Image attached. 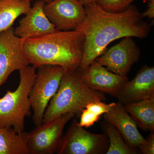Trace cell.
Here are the masks:
<instances>
[{
  "label": "cell",
  "mask_w": 154,
  "mask_h": 154,
  "mask_svg": "<svg viewBox=\"0 0 154 154\" xmlns=\"http://www.w3.org/2000/svg\"><path fill=\"white\" fill-rule=\"evenodd\" d=\"M84 7L86 18L76 29L85 37L84 54L79 68L81 71L102 55L114 40L126 37L146 38L149 35L151 25L143 20L136 6L131 5L118 13L105 11L96 2Z\"/></svg>",
  "instance_id": "6da1fadb"
},
{
  "label": "cell",
  "mask_w": 154,
  "mask_h": 154,
  "mask_svg": "<svg viewBox=\"0 0 154 154\" xmlns=\"http://www.w3.org/2000/svg\"><path fill=\"white\" fill-rule=\"evenodd\" d=\"M85 37L78 30L60 31L23 41L29 64L37 69L46 65L62 67L65 70L79 69L82 60Z\"/></svg>",
  "instance_id": "7a4b0ae2"
},
{
  "label": "cell",
  "mask_w": 154,
  "mask_h": 154,
  "mask_svg": "<svg viewBox=\"0 0 154 154\" xmlns=\"http://www.w3.org/2000/svg\"><path fill=\"white\" fill-rule=\"evenodd\" d=\"M102 92L89 88L83 82L79 69L65 70L59 87L45 111L42 123H46L68 113L80 117L91 102L105 101Z\"/></svg>",
  "instance_id": "3957f363"
},
{
  "label": "cell",
  "mask_w": 154,
  "mask_h": 154,
  "mask_svg": "<svg viewBox=\"0 0 154 154\" xmlns=\"http://www.w3.org/2000/svg\"><path fill=\"white\" fill-rule=\"evenodd\" d=\"M36 69L29 65L19 70L20 82L17 89L7 91L0 98V127L12 128L18 134L24 132L25 118L30 115L29 94Z\"/></svg>",
  "instance_id": "277c9868"
},
{
  "label": "cell",
  "mask_w": 154,
  "mask_h": 154,
  "mask_svg": "<svg viewBox=\"0 0 154 154\" xmlns=\"http://www.w3.org/2000/svg\"><path fill=\"white\" fill-rule=\"evenodd\" d=\"M36 78L29 94L33 122L42 123L45 111L57 91L65 70L58 66L46 65L37 68Z\"/></svg>",
  "instance_id": "5b68a950"
},
{
  "label": "cell",
  "mask_w": 154,
  "mask_h": 154,
  "mask_svg": "<svg viewBox=\"0 0 154 154\" xmlns=\"http://www.w3.org/2000/svg\"><path fill=\"white\" fill-rule=\"evenodd\" d=\"M75 116L73 113H65L37 125L30 132L24 131L28 154L57 153L65 126Z\"/></svg>",
  "instance_id": "8992f818"
},
{
  "label": "cell",
  "mask_w": 154,
  "mask_h": 154,
  "mask_svg": "<svg viewBox=\"0 0 154 154\" xmlns=\"http://www.w3.org/2000/svg\"><path fill=\"white\" fill-rule=\"evenodd\" d=\"M109 146L105 134L92 133L74 119L60 143L58 154H106Z\"/></svg>",
  "instance_id": "52a82bcc"
},
{
  "label": "cell",
  "mask_w": 154,
  "mask_h": 154,
  "mask_svg": "<svg viewBox=\"0 0 154 154\" xmlns=\"http://www.w3.org/2000/svg\"><path fill=\"white\" fill-rule=\"evenodd\" d=\"M14 31L12 27L0 33V88L13 72L30 65L23 49L24 40Z\"/></svg>",
  "instance_id": "ba28073f"
},
{
  "label": "cell",
  "mask_w": 154,
  "mask_h": 154,
  "mask_svg": "<svg viewBox=\"0 0 154 154\" xmlns=\"http://www.w3.org/2000/svg\"><path fill=\"white\" fill-rule=\"evenodd\" d=\"M140 56V50L132 37H126L95 60L116 74L127 76Z\"/></svg>",
  "instance_id": "9c48e42d"
},
{
  "label": "cell",
  "mask_w": 154,
  "mask_h": 154,
  "mask_svg": "<svg viewBox=\"0 0 154 154\" xmlns=\"http://www.w3.org/2000/svg\"><path fill=\"white\" fill-rule=\"evenodd\" d=\"M44 12L57 30H76L86 17L85 7L78 0H53L45 4Z\"/></svg>",
  "instance_id": "30bf717a"
},
{
  "label": "cell",
  "mask_w": 154,
  "mask_h": 154,
  "mask_svg": "<svg viewBox=\"0 0 154 154\" xmlns=\"http://www.w3.org/2000/svg\"><path fill=\"white\" fill-rule=\"evenodd\" d=\"M81 73L83 82L89 88L117 99L122 89L128 81L127 76L116 74L96 60L85 70L81 71Z\"/></svg>",
  "instance_id": "8fae6325"
},
{
  "label": "cell",
  "mask_w": 154,
  "mask_h": 154,
  "mask_svg": "<svg viewBox=\"0 0 154 154\" xmlns=\"http://www.w3.org/2000/svg\"><path fill=\"white\" fill-rule=\"evenodd\" d=\"M45 3L38 0L14 28V34L23 40L37 38L57 30L45 13Z\"/></svg>",
  "instance_id": "7c38bea8"
},
{
  "label": "cell",
  "mask_w": 154,
  "mask_h": 154,
  "mask_svg": "<svg viewBox=\"0 0 154 154\" xmlns=\"http://www.w3.org/2000/svg\"><path fill=\"white\" fill-rule=\"evenodd\" d=\"M154 96V67L145 65L131 81L122 89L119 102L125 105L139 102Z\"/></svg>",
  "instance_id": "4fadbf2b"
},
{
  "label": "cell",
  "mask_w": 154,
  "mask_h": 154,
  "mask_svg": "<svg viewBox=\"0 0 154 154\" xmlns=\"http://www.w3.org/2000/svg\"><path fill=\"white\" fill-rule=\"evenodd\" d=\"M104 118L117 128L130 147L137 149L138 146L145 141L139 131L137 125L122 103H116L110 112L104 114Z\"/></svg>",
  "instance_id": "5bb4252c"
},
{
  "label": "cell",
  "mask_w": 154,
  "mask_h": 154,
  "mask_svg": "<svg viewBox=\"0 0 154 154\" xmlns=\"http://www.w3.org/2000/svg\"><path fill=\"white\" fill-rule=\"evenodd\" d=\"M125 109L141 129L154 131V96L124 105Z\"/></svg>",
  "instance_id": "9a60e30c"
},
{
  "label": "cell",
  "mask_w": 154,
  "mask_h": 154,
  "mask_svg": "<svg viewBox=\"0 0 154 154\" xmlns=\"http://www.w3.org/2000/svg\"><path fill=\"white\" fill-rule=\"evenodd\" d=\"M31 8L30 2L24 0H0V33L13 26L16 19Z\"/></svg>",
  "instance_id": "2e32d148"
},
{
  "label": "cell",
  "mask_w": 154,
  "mask_h": 154,
  "mask_svg": "<svg viewBox=\"0 0 154 154\" xmlns=\"http://www.w3.org/2000/svg\"><path fill=\"white\" fill-rule=\"evenodd\" d=\"M0 154H28L24 132L0 127Z\"/></svg>",
  "instance_id": "e0dca14e"
},
{
  "label": "cell",
  "mask_w": 154,
  "mask_h": 154,
  "mask_svg": "<svg viewBox=\"0 0 154 154\" xmlns=\"http://www.w3.org/2000/svg\"><path fill=\"white\" fill-rule=\"evenodd\" d=\"M101 126L109 139V148L106 154H141L137 149L131 148L127 145L120 133L113 125L104 120Z\"/></svg>",
  "instance_id": "ac0fdd59"
},
{
  "label": "cell",
  "mask_w": 154,
  "mask_h": 154,
  "mask_svg": "<svg viewBox=\"0 0 154 154\" xmlns=\"http://www.w3.org/2000/svg\"><path fill=\"white\" fill-rule=\"evenodd\" d=\"M134 0H96L102 8L110 13H118L127 10Z\"/></svg>",
  "instance_id": "d6986e66"
},
{
  "label": "cell",
  "mask_w": 154,
  "mask_h": 154,
  "mask_svg": "<svg viewBox=\"0 0 154 154\" xmlns=\"http://www.w3.org/2000/svg\"><path fill=\"white\" fill-rule=\"evenodd\" d=\"M115 104L116 103L114 102L106 104L104 101H99L91 102L87 105L85 108L93 112L96 115L100 116L103 114L110 112Z\"/></svg>",
  "instance_id": "ffe728a7"
},
{
  "label": "cell",
  "mask_w": 154,
  "mask_h": 154,
  "mask_svg": "<svg viewBox=\"0 0 154 154\" xmlns=\"http://www.w3.org/2000/svg\"><path fill=\"white\" fill-rule=\"evenodd\" d=\"M80 117L79 123L81 126L84 128H89L93 126L100 118V116L96 115L86 108L82 110Z\"/></svg>",
  "instance_id": "44dd1931"
},
{
  "label": "cell",
  "mask_w": 154,
  "mask_h": 154,
  "mask_svg": "<svg viewBox=\"0 0 154 154\" xmlns=\"http://www.w3.org/2000/svg\"><path fill=\"white\" fill-rule=\"evenodd\" d=\"M137 149L141 154H154V132H150L146 139H145V141L138 146Z\"/></svg>",
  "instance_id": "7402d4cb"
},
{
  "label": "cell",
  "mask_w": 154,
  "mask_h": 154,
  "mask_svg": "<svg viewBox=\"0 0 154 154\" xmlns=\"http://www.w3.org/2000/svg\"><path fill=\"white\" fill-rule=\"evenodd\" d=\"M148 8L143 13L141 14L142 18L147 17L150 19L154 18V1L148 2Z\"/></svg>",
  "instance_id": "603a6c76"
},
{
  "label": "cell",
  "mask_w": 154,
  "mask_h": 154,
  "mask_svg": "<svg viewBox=\"0 0 154 154\" xmlns=\"http://www.w3.org/2000/svg\"><path fill=\"white\" fill-rule=\"evenodd\" d=\"M83 6H85L91 3L96 2V0H78Z\"/></svg>",
  "instance_id": "cb8c5ba5"
},
{
  "label": "cell",
  "mask_w": 154,
  "mask_h": 154,
  "mask_svg": "<svg viewBox=\"0 0 154 154\" xmlns=\"http://www.w3.org/2000/svg\"><path fill=\"white\" fill-rule=\"evenodd\" d=\"M42 1H44L45 4H46V3H49L50 2H52L53 0H42Z\"/></svg>",
  "instance_id": "d4e9b609"
},
{
  "label": "cell",
  "mask_w": 154,
  "mask_h": 154,
  "mask_svg": "<svg viewBox=\"0 0 154 154\" xmlns=\"http://www.w3.org/2000/svg\"><path fill=\"white\" fill-rule=\"evenodd\" d=\"M143 1H145V2H151V1H154V0H143Z\"/></svg>",
  "instance_id": "484cf974"
},
{
  "label": "cell",
  "mask_w": 154,
  "mask_h": 154,
  "mask_svg": "<svg viewBox=\"0 0 154 154\" xmlns=\"http://www.w3.org/2000/svg\"><path fill=\"white\" fill-rule=\"evenodd\" d=\"M24 1H29V2H31V1H34V0H24Z\"/></svg>",
  "instance_id": "4316f807"
}]
</instances>
